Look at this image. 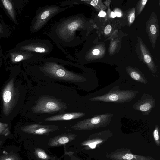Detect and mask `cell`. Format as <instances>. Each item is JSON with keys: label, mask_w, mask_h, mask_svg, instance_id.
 Wrapping results in <instances>:
<instances>
[{"label": "cell", "mask_w": 160, "mask_h": 160, "mask_svg": "<svg viewBox=\"0 0 160 160\" xmlns=\"http://www.w3.org/2000/svg\"><path fill=\"white\" fill-rule=\"evenodd\" d=\"M104 140L102 139H98L93 140L87 143L86 145L89 146L92 149H94L96 147L97 145L100 144L101 143H102Z\"/></svg>", "instance_id": "16"}, {"label": "cell", "mask_w": 160, "mask_h": 160, "mask_svg": "<svg viewBox=\"0 0 160 160\" xmlns=\"http://www.w3.org/2000/svg\"><path fill=\"white\" fill-rule=\"evenodd\" d=\"M106 15V13L103 11H100L98 14V16L100 17H104Z\"/></svg>", "instance_id": "25"}, {"label": "cell", "mask_w": 160, "mask_h": 160, "mask_svg": "<svg viewBox=\"0 0 160 160\" xmlns=\"http://www.w3.org/2000/svg\"><path fill=\"white\" fill-rule=\"evenodd\" d=\"M139 93L137 91L121 90L119 89V86H116L114 87L107 93L91 98L89 100L92 102L123 104L130 102Z\"/></svg>", "instance_id": "5"}, {"label": "cell", "mask_w": 160, "mask_h": 160, "mask_svg": "<svg viewBox=\"0 0 160 160\" xmlns=\"http://www.w3.org/2000/svg\"><path fill=\"white\" fill-rule=\"evenodd\" d=\"M106 156L112 160H155L151 157L133 154L130 150H125L116 151Z\"/></svg>", "instance_id": "9"}, {"label": "cell", "mask_w": 160, "mask_h": 160, "mask_svg": "<svg viewBox=\"0 0 160 160\" xmlns=\"http://www.w3.org/2000/svg\"><path fill=\"white\" fill-rule=\"evenodd\" d=\"M135 19V14L134 11H132L129 16V21L130 23H133Z\"/></svg>", "instance_id": "19"}, {"label": "cell", "mask_w": 160, "mask_h": 160, "mask_svg": "<svg viewBox=\"0 0 160 160\" xmlns=\"http://www.w3.org/2000/svg\"><path fill=\"white\" fill-rule=\"evenodd\" d=\"M66 105L58 100L48 97H42L36 105L32 108L33 113L37 114L55 113L64 110Z\"/></svg>", "instance_id": "6"}, {"label": "cell", "mask_w": 160, "mask_h": 160, "mask_svg": "<svg viewBox=\"0 0 160 160\" xmlns=\"http://www.w3.org/2000/svg\"><path fill=\"white\" fill-rule=\"evenodd\" d=\"M35 67L40 74L50 77L71 82L83 81V73L77 71L86 69L79 64L50 57H42L35 60Z\"/></svg>", "instance_id": "2"}, {"label": "cell", "mask_w": 160, "mask_h": 160, "mask_svg": "<svg viewBox=\"0 0 160 160\" xmlns=\"http://www.w3.org/2000/svg\"><path fill=\"white\" fill-rule=\"evenodd\" d=\"M126 70L128 74L133 80L142 84L147 83V80L140 72L131 67H127Z\"/></svg>", "instance_id": "12"}, {"label": "cell", "mask_w": 160, "mask_h": 160, "mask_svg": "<svg viewBox=\"0 0 160 160\" xmlns=\"http://www.w3.org/2000/svg\"><path fill=\"white\" fill-rule=\"evenodd\" d=\"M24 58V56L23 55H18L14 59V61L15 62H20Z\"/></svg>", "instance_id": "22"}, {"label": "cell", "mask_w": 160, "mask_h": 160, "mask_svg": "<svg viewBox=\"0 0 160 160\" xmlns=\"http://www.w3.org/2000/svg\"><path fill=\"white\" fill-rule=\"evenodd\" d=\"M112 28L110 25H108L105 28L104 32L105 34L107 35L110 33L112 30Z\"/></svg>", "instance_id": "20"}, {"label": "cell", "mask_w": 160, "mask_h": 160, "mask_svg": "<svg viewBox=\"0 0 160 160\" xmlns=\"http://www.w3.org/2000/svg\"><path fill=\"white\" fill-rule=\"evenodd\" d=\"M73 6L52 5L39 8L32 25V31L35 33L40 30L54 16Z\"/></svg>", "instance_id": "4"}, {"label": "cell", "mask_w": 160, "mask_h": 160, "mask_svg": "<svg viewBox=\"0 0 160 160\" xmlns=\"http://www.w3.org/2000/svg\"><path fill=\"white\" fill-rule=\"evenodd\" d=\"M89 23L83 14L64 18L50 28L48 36L61 49L73 48L83 44L87 38Z\"/></svg>", "instance_id": "1"}, {"label": "cell", "mask_w": 160, "mask_h": 160, "mask_svg": "<svg viewBox=\"0 0 160 160\" xmlns=\"http://www.w3.org/2000/svg\"><path fill=\"white\" fill-rule=\"evenodd\" d=\"M2 1L4 7L7 10L11 17L14 19V15L13 11V5L11 3L7 0H2Z\"/></svg>", "instance_id": "14"}, {"label": "cell", "mask_w": 160, "mask_h": 160, "mask_svg": "<svg viewBox=\"0 0 160 160\" xmlns=\"http://www.w3.org/2000/svg\"><path fill=\"white\" fill-rule=\"evenodd\" d=\"M144 60L145 62L147 64H150L151 62V58L148 55H146L144 56Z\"/></svg>", "instance_id": "21"}, {"label": "cell", "mask_w": 160, "mask_h": 160, "mask_svg": "<svg viewBox=\"0 0 160 160\" xmlns=\"http://www.w3.org/2000/svg\"><path fill=\"white\" fill-rule=\"evenodd\" d=\"M113 114L106 113L94 116L79 122L74 126L77 129L92 130L106 127L111 123Z\"/></svg>", "instance_id": "7"}, {"label": "cell", "mask_w": 160, "mask_h": 160, "mask_svg": "<svg viewBox=\"0 0 160 160\" xmlns=\"http://www.w3.org/2000/svg\"><path fill=\"white\" fill-rule=\"evenodd\" d=\"M21 79L11 77L3 87L0 95V121L10 123L21 110L24 92Z\"/></svg>", "instance_id": "3"}, {"label": "cell", "mask_w": 160, "mask_h": 160, "mask_svg": "<svg viewBox=\"0 0 160 160\" xmlns=\"http://www.w3.org/2000/svg\"><path fill=\"white\" fill-rule=\"evenodd\" d=\"M85 114L82 112H73L58 114L46 118L47 121L70 120L80 118L85 116Z\"/></svg>", "instance_id": "11"}, {"label": "cell", "mask_w": 160, "mask_h": 160, "mask_svg": "<svg viewBox=\"0 0 160 160\" xmlns=\"http://www.w3.org/2000/svg\"><path fill=\"white\" fill-rule=\"evenodd\" d=\"M20 148L11 145L0 150V160H23L20 153Z\"/></svg>", "instance_id": "10"}, {"label": "cell", "mask_w": 160, "mask_h": 160, "mask_svg": "<svg viewBox=\"0 0 160 160\" xmlns=\"http://www.w3.org/2000/svg\"><path fill=\"white\" fill-rule=\"evenodd\" d=\"M115 14L116 16L118 17H120L122 16V14L120 12L116 11L115 12Z\"/></svg>", "instance_id": "26"}, {"label": "cell", "mask_w": 160, "mask_h": 160, "mask_svg": "<svg viewBox=\"0 0 160 160\" xmlns=\"http://www.w3.org/2000/svg\"><path fill=\"white\" fill-rule=\"evenodd\" d=\"M58 141L60 144H64L68 143L69 141V140L68 137H62L59 139Z\"/></svg>", "instance_id": "18"}, {"label": "cell", "mask_w": 160, "mask_h": 160, "mask_svg": "<svg viewBox=\"0 0 160 160\" xmlns=\"http://www.w3.org/2000/svg\"><path fill=\"white\" fill-rule=\"evenodd\" d=\"M111 16L113 18H115L116 17V15L115 13L114 12H112L111 13Z\"/></svg>", "instance_id": "27"}, {"label": "cell", "mask_w": 160, "mask_h": 160, "mask_svg": "<svg viewBox=\"0 0 160 160\" xmlns=\"http://www.w3.org/2000/svg\"><path fill=\"white\" fill-rule=\"evenodd\" d=\"M150 30L151 33L153 35H155L156 33V28L154 25H151L150 27Z\"/></svg>", "instance_id": "23"}, {"label": "cell", "mask_w": 160, "mask_h": 160, "mask_svg": "<svg viewBox=\"0 0 160 160\" xmlns=\"http://www.w3.org/2000/svg\"><path fill=\"white\" fill-rule=\"evenodd\" d=\"M10 123L0 121V139H12L14 136L11 131Z\"/></svg>", "instance_id": "13"}, {"label": "cell", "mask_w": 160, "mask_h": 160, "mask_svg": "<svg viewBox=\"0 0 160 160\" xmlns=\"http://www.w3.org/2000/svg\"><path fill=\"white\" fill-rule=\"evenodd\" d=\"M36 154L39 158L42 159H46L47 157L46 154L43 151H38Z\"/></svg>", "instance_id": "17"}, {"label": "cell", "mask_w": 160, "mask_h": 160, "mask_svg": "<svg viewBox=\"0 0 160 160\" xmlns=\"http://www.w3.org/2000/svg\"><path fill=\"white\" fill-rule=\"evenodd\" d=\"M6 140L5 139H0V150L3 148Z\"/></svg>", "instance_id": "24"}, {"label": "cell", "mask_w": 160, "mask_h": 160, "mask_svg": "<svg viewBox=\"0 0 160 160\" xmlns=\"http://www.w3.org/2000/svg\"><path fill=\"white\" fill-rule=\"evenodd\" d=\"M153 134L154 139L157 145L158 146H159L160 145V142L159 139V128L158 125H156Z\"/></svg>", "instance_id": "15"}, {"label": "cell", "mask_w": 160, "mask_h": 160, "mask_svg": "<svg viewBox=\"0 0 160 160\" xmlns=\"http://www.w3.org/2000/svg\"><path fill=\"white\" fill-rule=\"evenodd\" d=\"M156 105V100L148 94L143 95L140 99L133 106L134 110L140 111L143 115H149Z\"/></svg>", "instance_id": "8"}]
</instances>
